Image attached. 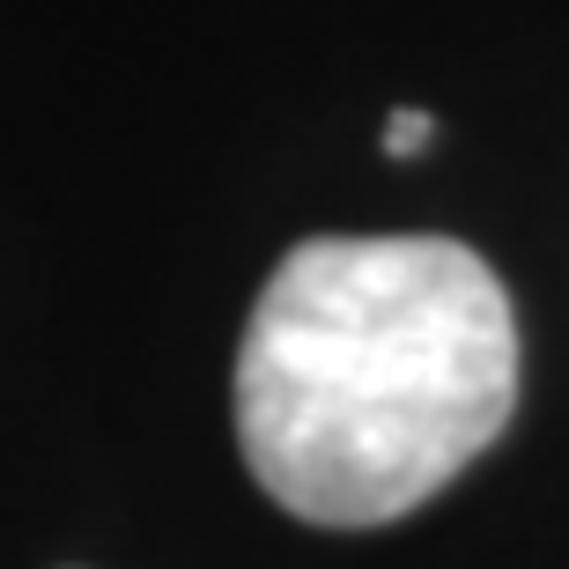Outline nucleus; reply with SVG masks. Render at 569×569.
Instances as JSON below:
<instances>
[{"instance_id":"f03ea898","label":"nucleus","mask_w":569,"mask_h":569,"mask_svg":"<svg viewBox=\"0 0 569 569\" xmlns=\"http://www.w3.org/2000/svg\"><path fill=\"white\" fill-rule=\"evenodd\" d=\"M429 133H437V119H429V111H392V119H385V156H422L429 148Z\"/></svg>"},{"instance_id":"f257e3e1","label":"nucleus","mask_w":569,"mask_h":569,"mask_svg":"<svg viewBox=\"0 0 569 569\" xmlns=\"http://www.w3.org/2000/svg\"><path fill=\"white\" fill-rule=\"evenodd\" d=\"M518 407V318L459 237H303L237 348V443L303 526L362 532L459 481Z\"/></svg>"}]
</instances>
